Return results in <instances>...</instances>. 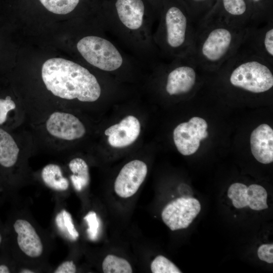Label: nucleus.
Instances as JSON below:
<instances>
[{"instance_id": "412c9836", "label": "nucleus", "mask_w": 273, "mask_h": 273, "mask_svg": "<svg viewBox=\"0 0 273 273\" xmlns=\"http://www.w3.org/2000/svg\"><path fill=\"white\" fill-rule=\"evenodd\" d=\"M105 273H131L132 267L125 259L113 254L107 255L102 262Z\"/></svg>"}, {"instance_id": "c756f323", "label": "nucleus", "mask_w": 273, "mask_h": 273, "mask_svg": "<svg viewBox=\"0 0 273 273\" xmlns=\"http://www.w3.org/2000/svg\"><path fill=\"white\" fill-rule=\"evenodd\" d=\"M10 270L9 267L5 264L0 265V273H9Z\"/></svg>"}, {"instance_id": "5701e85b", "label": "nucleus", "mask_w": 273, "mask_h": 273, "mask_svg": "<svg viewBox=\"0 0 273 273\" xmlns=\"http://www.w3.org/2000/svg\"><path fill=\"white\" fill-rule=\"evenodd\" d=\"M49 11L56 14H67L73 11L80 0H39Z\"/></svg>"}, {"instance_id": "9b49d317", "label": "nucleus", "mask_w": 273, "mask_h": 273, "mask_svg": "<svg viewBox=\"0 0 273 273\" xmlns=\"http://www.w3.org/2000/svg\"><path fill=\"white\" fill-rule=\"evenodd\" d=\"M148 172L146 164L140 160L127 163L120 170L114 185L115 193L122 198L135 194L144 182Z\"/></svg>"}, {"instance_id": "7ed1b4c3", "label": "nucleus", "mask_w": 273, "mask_h": 273, "mask_svg": "<svg viewBox=\"0 0 273 273\" xmlns=\"http://www.w3.org/2000/svg\"><path fill=\"white\" fill-rule=\"evenodd\" d=\"M41 76L48 90L62 99L93 102L102 94L96 77L87 68L68 60L56 58L47 60L42 66Z\"/></svg>"}, {"instance_id": "2f4dec72", "label": "nucleus", "mask_w": 273, "mask_h": 273, "mask_svg": "<svg viewBox=\"0 0 273 273\" xmlns=\"http://www.w3.org/2000/svg\"><path fill=\"white\" fill-rule=\"evenodd\" d=\"M2 235L0 234V245H1V243H2Z\"/></svg>"}, {"instance_id": "4468645a", "label": "nucleus", "mask_w": 273, "mask_h": 273, "mask_svg": "<svg viewBox=\"0 0 273 273\" xmlns=\"http://www.w3.org/2000/svg\"><path fill=\"white\" fill-rule=\"evenodd\" d=\"M141 132L139 120L132 115L124 118L105 130L109 145L114 148H123L130 145L138 139Z\"/></svg>"}, {"instance_id": "a211bd4d", "label": "nucleus", "mask_w": 273, "mask_h": 273, "mask_svg": "<svg viewBox=\"0 0 273 273\" xmlns=\"http://www.w3.org/2000/svg\"><path fill=\"white\" fill-rule=\"evenodd\" d=\"M41 177L45 184L56 191H65L69 187L68 179L62 175L60 166L50 164L45 166L41 171Z\"/></svg>"}, {"instance_id": "9d476101", "label": "nucleus", "mask_w": 273, "mask_h": 273, "mask_svg": "<svg viewBox=\"0 0 273 273\" xmlns=\"http://www.w3.org/2000/svg\"><path fill=\"white\" fill-rule=\"evenodd\" d=\"M242 46L273 65V20L246 27Z\"/></svg>"}, {"instance_id": "f03ea898", "label": "nucleus", "mask_w": 273, "mask_h": 273, "mask_svg": "<svg viewBox=\"0 0 273 273\" xmlns=\"http://www.w3.org/2000/svg\"><path fill=\"white\" fill-rule=\"evenodd\" d=\"M246 28L207 13L196 25L192 55L197 64L204 71L216 72L242 46Z\"/></svg>"}, {"instance_id": "4be33fe9", "label": "nucleus", "mask_w": 273, "mask_h": 273, "mask_svg": "<svg viewBox=\"0 0 273 273\" xmlns=\"http://www.w3.org/2000/svg\"><path fill=\"white\" fill-rule=\"evenodd\" d=\"M56 225L59 231L66 238L75 241L79 237V233L75 228L72 216L65 210L59 212L55 218Z\"/></svg>"}, {"instance_id": "f3484780", "label": "nucleus", "mask_w": 273, "mask_h": 273, "mask_svg": "<svg viewBox=\"0 0 273 273\" xmlns=\"http://www.w3.org/2000/svg\"><path fill=\"white\" fill-rule=\"evenodd\" d=\"M19 153V148L12 135L0 127V166L6 169L13 167Z\"/></svg>"}, {"instance_id": "aec40b11", "label": "nucleus", "mask_w": 273, "mask_h": 273, "mask_svg": "<svg viewBox=\"0 0 273 273\" xmlns=\"http://www.w3.org/2000/svg\"><path fill=\"white\" fill-rule=\"evenodd\" d=\"M267 193L261 186L252 184L247 187V201L248 206L254 210L267 209Z\"/></svg>"}, {"instance_id": "dca6fc26", "label": "nucleus", "mask_w": 273, "mask_h": 273, "mask_svg": "<svg viewBox=\"0 0 273 273\" xmlns=\"http://www.w3.org/2000/svg\"><path fill=\"white\" fill-rule=\"evenodd\" d=\"M14 229L17 234V243L21 251L30 257L40 256L43 246L39 236L30 222L18 219L14 223Z\"/></svg>"}, {"instance_id": "6e6552de", "label": "nucleus", "mask_w": 273, "mask_h": 273, "mask_svg": "<svg viewBox=\"0 0 273 273\" xmlns=\"http://www.w3.org/2000/svg\"><path fill=\"white\" fill-rule=\"evenodd\" d=\"M199 201L193 197H181L168 203L163 208L161 217L171 230L186 229L201 210Z\"/></svg>"}, {"instance_id": "bb28decb", "label": "nucleus", "mask_w": 273, "mask_h": 273, "mask_svg": "<svg viewBox=\"0 0 273 273\" xmlns=\"http://www.w3.org/2000/svg\"><path fill=\"white\" fill-rule=\"evenodd\" d=\"M193 6L189 11V14L195 25L204 17V8L203 4L207 3L209 0H189Z\"/></svg>"}, {"instance_id": "ddd939ff", "label": "nucleus", "mask_w": 273, "mask_h": 273, "mask_svg": "<svg viewBox=\"0 0 273 273\" xmlns=\"http://www.w3.org/2000/svg\"><path fill=\"white\" fill-rule=\"evenodd\" d=\"M220 9H214L208 13L239 28H246L251 24V10L246 0H220Z\"/></svg>"}, {"instance_id": "6ab92c4d", "label": "nucleus", "mask_w": 273, "mask_h": 273, "mask_svg": "<svg viewBox=\"0 0 273 273\" xmlns=\"http://www.w3.org/2000/svg\"><path fill=\"white\" fill-rule=\"evenodd\" d=\"M69 167L73 173L70 178L74 189L77 191H81L89 182V174L87 163L80 158H75L70 161Z\"/></svg>"}, {"instance_id": "cd10ccee", "label": "nucleus", "mask_w": 273, "mask_h": 273, "mask_svg": "<svg viewBox=\"0 0 273 273\" xmlns=\"http://www.w3.org/2000/svg\"><path fill=\"white\" fill-rule=\"evenodd\" d=\"M258 258L268 263H273V244H265L260 246L257 250Z\"/></svg>"}, {"instance_id": "a878e982", "label": "nucleus", "mask_w": 273, "mask_h": 273, "mask_svg": "<svg viewBox=\"0 0 273 273\" xmlns=\"http://www.w3.org/2000/svg\"><path fill=\"white\" fill-rule=\"evenodd\" d=\"M84 220L88 226L87 233L89 239L95 240L99 235L100 225V219L97 213L93 211L88 212L84 217Z\"/></svg>"}, {"instance_id": "20e7f679", "label": "nucleus", "mask_w": 273, "mask_h": 273, "mask_svg": "<svg viewBox=\"0 0 273 273\" xmlns=\"http://www.w3.org/2000/svg\"><path fill=\"white\" fill-rule=\"evenodd\" d=\"M167 6L153 34L161 59L166 61L192 54L196 29L189 12L177 4Z\"/></svg>"}, {"instance_id": "c85d7f7f", "label": "nucleus", "mask_w": 273, "mask_h": 273, "mask_svg": "<svg viewBox=\"0 0 273 273\" xmlns=\"http://www.w3.org/2000/svg\"><path fill=\"white\" fill-rule=\"evenodd\" d=\"M76 267L73 261H66L61 263L54 271L55 273H75Z\"/></svg>"}, {"instance_id": "b1692460", "label": "nucleus", "mask_w": 273, "mask_h": 273, "mask_svg": "<svg viewBox=\"0 0 273 273\" xmlns=\"http://www.w3.org/2000/svg\"><path fill=\"white\" fill-rule=\"evenodd\" d=\"M247 187L242 183L232 184L228 191V196L232 200L234 206L238 209L248 206L247 201Z\"/></svg>"}, {"instance_id": "2eb2a0df", "label": "nucleus", "mask_w": 273, "mask_h": 273, "mask_svg": "<svg viewBox=\"0 0 273 273\" xmlns=\"http://www.w3.org/2000/svg\"><path fill=\"white\" fill-rule=\"evenodd\" d=\"M251 151L254 158L262 164L273 161V130L266 124L255 128L250 135Z\"/></svg>"}, {"instance_id": "393cba45", "label": "nucleus", "mask_w": 273, "mask_h": 273, "mask_svg": "<svg viewBox=\"0 0 273 273\" xmlns=\"http://www.w3.org/2000/svg\"><path fill=\"white\" fill-rule=\"evenodd\" d=\"M153 273H180L181 271L170 260L165 256H157L151 264Z\"/></svg>"}, {"instance_id": "0eeeda50", "label": "nucleus", "mask_w": 273, "mask_h": 273, "mask_svg": "<svg viewBox=\"0 0 273 273\" xmlns=\"http://www.w3.org/2000/svg\"><path fill=\"white\" fill-rule=\"evenodd\" d=\"M153 65L164 74V90L170 96L191 93L198 84L199 71L202 70L192 54L171 60H161Z\"/></svg>"}, {"instance_id": "f8f14e48", "label": "nucleus", "mask_w": 273, "mask_h": 273, "mask_svg": "<svg viewBox=\"0 0 273 273\" xmlns=\"http://www.w3.org/2000/svg\"><path fill=\"white\" fill-rule=\"evenodd\" d=\"M48 131L52 135L71 141L82 138L85 133L83 123L74 115L65 112L52 113L46 123Z\"/></svg>"}, {"instance_id": "7c9ffc66", "label": "nucleus", "mask_w": 273, "mask_h": 273, "mask_svg": "<svg viewBox=\"0 0 273 273\" xmlns=\"http://www.w3.org/2000/svg\"><path fill=\"white\" fill-rule=\"evenodd\" d=\"M20 272H22V273H33L34 271L30 270V269H23L22 270H21Z\"/></svg>"}, {"instance_id": "39448f33", "label": "nucleus", "mask_w": 273, "mask_h": 273, "mask_svg": "<svg viewBox=\"0 0 273 273\" xmlns=\"http://www.w3.org/2000/svg\"><path fill=\"white\" fill-rule=\"evenodd\" d=\"M273 65L242 46L217 70L233 88L261 94L273 87Z\"/></svg>"}, {"instance_id": "423d86ee", "label": "nucleus", "mask_w": 273, "mask_h": 273, "mask_svg": "<svg viewBox=\"0 0 273 273\" xmlns=\"http://www.w3.org/2000/svg\"><path fill=\"white\" fill-rule=\"evenodd\" d=\"M76 48L86 62L103 72L113 73L129 71L142 64L104 30L101 33L82 37Z\"/></svg>"}, {"instance_id": "f257e3e1", "label": "nucleus", "mask_w": 273, "mask_h": 273, "mask_svg": "<svg viewBox=\"0 0 273 273\" xmlns=\"http://www.w3.org/2000/svg\"><path fill=\"white\" fill-rule=\"evenodd\" d=\"M154 16L147 13L143 0H115L104 13L101 28L142 64L161 60L153 34Z\"/></svg>"}, {"instance_id": "1a4fd4ad", "label": "nucleus", "mask_w": 273, "mask_h": 273, "mask_svg": "<svg viewBox=\"0 0 273 273\" xmlns=\"http://www.w3.org/2000/svg\"><path fill=\"white\" fill-rule=\"evenodd\" d=\"M206 121L199 117H193L188 122L178 124L174 129L173 138L178 151L183 155L194 154L201 141L208 136Z\"/></svg>"}]
</instances>
